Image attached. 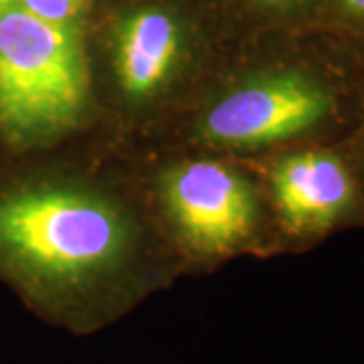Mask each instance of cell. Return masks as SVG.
I'll list each match as a JSON object with an SVG mask.
<instances>
[{
	"label": "cell",
	"instance_id": "5",
	"mask_svg": "<svg viewBox=\"0 0 364 364\" xmlns=\"http://www.w3.org/2000/svg\"><path fill=\"white\" fill-rule=\"evenodd\" d=\"M100 132L85 33L16 4L0 11V152L57 148Z\"/></svg>",
	"mask_w": 364,
	"mask_h": 364
},
{
	"label": "cell",
	"instance_id": "2",
	"mask_svg": "<svg viewBox=\"0 0 364 364\" xmlns=\"http://www.w3.org/2000/svg\"><path fill=\"white\" fill-rule=\"evenodd\" d=\"M342 116L344 81L332 67L273 53L229 61L182 112L132 146L261 158L316 144Z\"/></svg>",
	"mask_w": 364,
	"mask_h": 364
},
{
	"label": "cell",
	"instance_id": "6",
	"mask_svg": "<svg viewBox=\"0 0 364 364\" xmlns=\"http://www.w3.org/2000/svg\"><path fill=\"white\" fill-rule=\"evenodd\" d=\"M247 160L259 172L277 239L324 237L348 221L358 205L356 172L332 146L304 144Z\"/></svg>",
	"mask_w": 364,
	"mask_h": 364
},
{
	"label": "cell",
	"instance_id": "8",
	"mask_svg": "<svg viewBox=\"0 0 364 364\" xmlns=\"http://www.w3.org/2000/svg\"><path fill=\"white\" fill-rule=\"evenodd\" d=\"M253 13L277 23L298 25L322 11V0H241Z\"/></svg>",
	"mask_w": 364,
	"mask_h": 364
},
{
	"label": "cell",
	"instance_id": "1",
	"mask_svg": "<svg viewBox=\"0 0 364 364\" xmlns=\"http://www.w3.org/2000/svg\"><path fill=\"white\" fill-rule=\"evenodd\" d=\"M184 275L128 144L0 152V284L41 322L93 336Z\"/></svg>",
	"mask_w": 364,
	"mask_h": 364
},
{
	"label": "cell",
	"instance_id": "9",
	"mask_svg": "<svg viewBox=\"0 0 364 364\" xmlns=\"http://www.w3.org/2000/svg\"><path fill=\"white\" fill-rule=\"evenodd\" d=\"M322 9H328L346 33L364 43V0H322Z\"/></svg>",
	"mask_w": 364,
	"mask_h": 364
},
{
	"label": "cell",
	"instance_id": "4",
	"mask_svg": "<svg viewBox=\"0 0 364 364\" xmlns=\"http://www.w3.org/2000/svg\"><path fill=\"white\" fill-rule=\"evenodd\" d=\"M134 152L158 223L186 275L272 251L277 235L251 160L181 148Z\"/></svg>",
	"mask_w": 364,
	"mask_h": 364
},
{
	"label": "cell",
	"instance_id": "10",
	"mask_svg": "<svg viewBox=\"0 0 364 364\" xmlns=\"http://www.w3.org/2000/svg\"><path fill=\"white\" fill-rule=\"evenodd\" d=\"M11 4H13V0H0V11L6 9V6H11Z\"/></svg>",
	"mask_w": 364,
	"mask_h": 364
},
{
	"label": "cell",
	"instance_id": "7",
	"mask_svg": "<svg viewBox=\"0 0 364 364\" xmlns=\"http://www.w3.org/2000/svg\"><path fill=\"white\" fill-rule=\"evenodd\" d=\"M13 4L45 23L81 31L90 25L95 11V0H13Z\"/></svg>",
	"mask_w": 364,
	"mask_h": 364
},
{
	"label": "cell",
	"instance_id": "3",
	"mask_svg": "<svg viewBox=\"0 0 364 364\" xmlns=\"http://www.w3.org/2000/svg\"><path fill=\"white\" fill-rule=\"evenodd\" d=\"M87 47L100 132L142 142L195 100L229 63L217 59L193 14L172 0H134Z\"/></svg>",
	"mask_w": 364,
	"mask_h": 364
}]
</instances>
